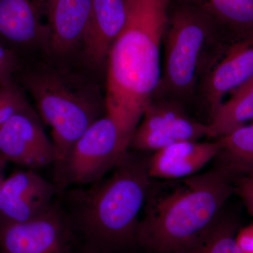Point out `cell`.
I'll return each instance as SVG.
<instances>
[{
  "label": "cell",
  "instance_id": "cell-1",
  "mask_svg": "<svg viewBox=\"0 0 253 253\" xmlns=\"http://www.w3.org/2000/svg\"><path fill=\"white\" fill-rule=\"evenodd\" d=\"M129 150L109 175L65 191L60 200L83 248L104 253H129L151 176L150 156Z\"/></svg>",
  "mask_w": 253,
  "mask_h": 253
},
{
  "label": "cell",
  "instance_id": "cell-2",
  "mask_svg": "<svg viewBox=\"0 0 253 253\" xmlns=\"http://www.w3.org/2000/svg\"><path fill=\"white\" fill-rule=\"evenodd\" d=\"M169 0H126V20L108 57L106 113L131 134L161 83Z\"/></svg>",
  "mask_w": 253,
  "mask_h": 253
},
{
  "label": "cell",
  "instance_id": "cell-3",
  "mask_svg": "<svg viewBox=\"0 0 253 253\" xmlns=\"http://www.w3.org/2000/svg\"><path fill=\"white\" fill-rule=\"evenodd\" d=\"M234 178L222 168L176 179L151 178L136 231L147 253H177L225 208Z\"/></svg>",
  "mask_w": 253,
  "mask_h": 253
},
{
  "label": "cell",
  "instance_id": "cell-4",
  "mask_svg": "<svg viewBox=\"0 0 253 253\" xmlns=\"http://www.w3.org/2000/svg\"><path fill=\"white\" fill-rule=\"evenodd\" d=\"M23 84L42 119L51 126L57 162L64 159L84 131L106 113L105 98L96 85L68 71L41 66L25 73Z\"/></svg>",
  "mask_w": 253,
  "mask_h": 253
},
{
  "label": "cell",
  "instance_id": "cell-5",
  "mask_svg": "<svg viewBox=\"0 0 253 253\" xmlns=\"http://www.w3.org/2000/svg\"><path fill=\"white\" fill-rule=\"evenodd\" d=\"M216 23L194 4L176 10L169 17L160 83L165 89L180 95L192 90Z\"/></svg>",
  "mask_w": 253,
  "mask_h": 253
},
{
  "label": "cell",
  "instance_id": "cell-6",
  "mask_svg": "<svg viewBox=\"0 0 253 253\" xmlns=\"http://www.w3.org/2000/svg\"><path fill=\"white\" fill-rule=\"evenodd\" d=\"M131 136L106 113L84 131L64 159L55 163L54 184L63 191L102 179L129 151Z\"/></svg>",
  "mask_w": 253,
  "mask_h": 253
},
{
  "label": "cell",
  "instance_id": "cell-7",
  "mask_svg": "<svg viewBox=\"0 0 253 253\" xmlns=\"http://www.w3.org/2000/svg\"><path fill=\"white\" fill-rule=\"evenodd\" d=\"M78 241L60 200L23 222L0 221V253H79Z\"/></svg>",
  "mask_w": 253,
  "mask_h": 253
},
{
  "label": "cell",
  "instance_id": "cell-8",
  "mask_svg": "<svg viewBox=\"0 0 253 253\" xmlns=\"http://www.w3.org/2000/svg\"><path fill=\"white\" fill-rule=\"evenodd\" d=\"M208 136V124L190 117L177 103L151 101L131 136L129 150L155 152L182 141Z\"/></svg>",
  "mask_w": 253,
  "mask_h": 253
},
{
  "label": "cell",
  "instance_id": "cell-9",
  "mask_svg": "<svg viewBox=\"0 0 253 253\" xmlns=\"http://www.w3.org/2000/svg\"><path fill=\"white\" fill-rule=\"evenodd\" d=\"M0 157L33 170L57 162L56 148L33 108L0 126Z\"/></svg>",
  "mask_w": 253,
  "mask_h": 253
},
{
  "label": "cell",
  "instance_id": "cell-10",
  "mask_svg": "<svg viewBox=\"0 0 253 253\" xmlns=\"http://www.w3.org/2000/svg\"><path fill=\"white\" fill-rule=\"evenodd\" d=\"M61 191L36 170L16 171L6 178L0 190V221L30 220L46 211Z\"/></svg>",
  "mask_w": 253,
  "mask_h": 253
},
{
  "label": "cell",
  "instance_id": "cell-11",
  "mask_svg": "<svg viewBox=\"0 0 253 253\" xmlns=\"http://www.w3.org/2000/svg\"><path fill=\"white\" fill-rule=\"evenodd\" d=\"M36 1L49 28V52L56 56H66L81 46L91 0Z\"/></svg>",
  "mask_w": 253,
  "mask_h": 253
},
{
  "label": "cell",
  "instance_id": "cell-12",
  "mask_svg": "<svg viewBox=\"0 0 253 253\" xmlns=\"http://www.w3.org/2000/svg\"><path fill=\"white\" fill-rule=\"evenodd\" d=\"M246 38L231 45L210 70L206 99L211 117L224 102L226 94L253 78V34Z\"/></svg>",
  "mask_w": 253,
  "mask_h": 253
},
{
  "label": "cell",
  "instance_id": "cell-13",
  "mask_svg": "<svg viewBox=\"0 0 253 253\" xmlns=\"http://www.w3.org/2000/svg\"><path fill=\"white\" fill-rule=\"evenodd\" d=\"M126 20V0H91L90 12L81 46L91 66L108 60L113 42Z\"/></svg>",
  "mask_w": 253,
  "mask_h": 253
},
{
  "label": "cell",
  "instance_id": "cell-14",
  "mask_svg": "<svg viewBox=\"0 0 253 253\" xmlns=\"http://www.w3.org/2000/svg\"><path fill=\"white\" fill-rule=\"evenodd\" d=\"M219 144L198 141H182L155 151L149 158L152 179H176L194 175L217 156Z\"/></svg>",
  "mask_w": 253,
  "mask_h": 253
},
{
  "label": "cell",
  "instance_id": "cell-15",
  "mask_svg": "<svg viewBox=\"0 0 253 253\" xmlns=\"http://www.w3.org/2000/svg\"><path fill=\"white\" fill-rule=\"evenodd\" d=\"M0 36L16 45L49 51V28L36 0H0Z\"/></svg>",
  "mask_w": 253,
  "mask_h": 253
},
{
  "label": "cell",
  "instance_id": "cell-16",
  "mask_svg": "<svg viewBox=\"0 0 253 253\" xmlns=\"http://www.w3.org/2000/svg\"><path fill=\"white\" fill-rule=\"evenodd\" d=\"M217 139L219 144L215 166L233 178L253 173V120Z\"/></svg>",
  "mask_w": 253,
  "mask_h": 253
},
{
  "label": "cell",
  "instance_id": "cell-17",
  "mask_svg": "<svg viewBox=\"0 0 253 253\" xmlns=\"http://www.w3.org/2000/svg\"><path fill=\"white\" fill-rule=\"evenodd\" d=\"M240 228L235 216L225 208L196 237L177 253H241L236 241Z\"/></svg>",
  "mask_w": 253,
  "mask_h": 253
},
{
  "label": "cell",
  "instance_id": "cell-18",
  "mask_svg": "<svg viewBox=\"0 0 253 253\" xmlns=\"http://www.w3.org/2000/svg\"><path fill=\"white\" fill-rule=\"evenodd\" d=\"M253 120V78L231 93L208 123V137L218 138Z\"/></svg>",
  "mask_w": 253,
  "mask_h": 253
},
{
  "label": "cell",
  "instance_id": "cell-19",
  "mask_svg": "<svg viewBox=\"0 0 253 253\" xmlns=\"http://www.w3.org/2000/svg\"><path fill=\"white\" fill-rule=\"evenodd\" d=\"M217 23L253 33V0H191Z\"/></svg>",
  "mask_w": 253,
  "mask_h": 253
},
{
  "label": "cell",
  "instance_id": "cell-20",
  "mask_svg": "<svg viewBox=\"0 0 253 253\" xmlns=\"http://www.w3.org/2000/svg\"><path fill=\"white\" fill-rule=\"evenodd\" d=\"M31 107L17 85L10 82L0 85V126L14 115Z\"/></svg>",
  "mask_w": 253,
  "mask_h": 253
},
{
  "label": "cell",
  "instance_id": "cell-21",
  "mask_svg": "<svg viewBox=\"0 0 253 253\" xmlns=\"http://www.w3.org/2000/svg\"><path fill=\"white\" fill-rule=\"evenodd\" d=\"M234 193L239 195L248 211L253 216V173L234 179Z\"/></svg>",
  "mask_w": 253,
  "mask_h": 253
},
{
  "label": "cell",
  "instance_id": "cell-22",
  "mask_svg": "<svg viewBox=\"0 0 253 253\" xmlns=\"http://www.w3.org/2000/svg\"><path fill=\"white\" fill-rule=\"evenodd\" d=\"M18 67V60L14 52L0 43V75L7 82L12 81L13 73Z\"/></svg>",
  "mask_w": 253,
  "mask_h": 253
},
{
  "label": "cell",
  "instance_id": "cell-23",
  "mask_svg": "<svg viewBox=\"0 0 253 253\" xmlns=\"http://www.w3.org/2000/svg\"><path fill=\"white\" fill-rule=\"evenodd\" d=\"M236 241L241 253H253V223L240 228Z\"/></svg>",
  "mask_w": 253,
  "mask_h": 253
},
{
  "label": "cell",
  "instance_id": "cell-24",
  "mask_svg": "<svg viewBox=\"0 0 253 253\" xmlns=\"http://www.w3.org/2000/svg\"><path fill=\"white\" fill-rule=\"evenodd\" d=\"M7 161H5L2 158L0 157V190L2 187L3 184H4L5 179L4 170L6 168V165Z\"/></svg>",
  "mask_w": 253,
  "mask_h": 253
},
{
  "label": "cell",
  "instance_id": "cell-25",
  "mask_svg": "<svg viewBox=\"0 0 253 253\" xmlns=\"http://www.w3.org/2000/svg\"><path fill=\"white\" fill-rule=\"evenodd\" d=\"M79 253H104L98 252V251H92V250L82 249Z\"/></svg>",
  "mask_w": 253,
  "mask_h": 253
},
{
  "label": "cell",
  "instance_id": "cell-26",
  "mask_svg": "<svg viewBox=\"0 0 253 253\" xmlns=\"http://www.w3.org/2000/svg\"><path fill=\"white\" fill-rule=\"evenodd\" d=\"M10 83V82H7L5 81L4 78L0 75V85H3V84H7V83Z\"/></svg>",
  "mask_w": 253,
  "mask_h": 253
}]
</instances>
